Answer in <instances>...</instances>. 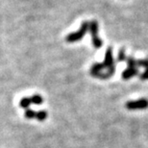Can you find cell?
<instances>
[{"label": "cell", "mask_w": 148, "mask_h": 148, "mask_svg": "<svg viewBox=\"0 0 148 148\" xmlns=\"http://www.w3.org/2000/svg\"><path fill=\"white\" fill-rule=\"evenodd\" d=\"M88 31L90 33L91 37V43L95 48H100L103 45V41L100 38L98 35L99 31V24L96 20H90V27H88Z\"/></svg>", "instance_id": "cell-2"}, {"label": "cell", "mask_w": 148, "mask_h": 148, "mask_svg": "<svg viewBox=\"0 0 148 148\" xmlns=\"http://www.w3.org/2000/svg\"><path fill=\"white\" fill-rule=\"evenodd\" d=\"M31 101H32V104H35V105H41L43 102V99L40 94H34L33 96L31 97Z\"/></svg>", "instance_id": "cell-8"}, {"label": "cell", "mask_w": 148, "mask_h": 148, "mask_svg": "<svg viewBox=\"0 0 148 148\" xmlns=\"http://www.w3.org/2000/svg\"><path fill=\"white\" fill-rule=\"evenodd\" d=\"M103 64H104L105 69H107V70L115 67L114 56H112V47H108L107 50H106L105 58H104V62H103Z\"/></svg>", "instance_id": "cell-4"}, {"label": "cell", "mask_w": 148, "mask_h": 148, "mask_svg": "<svg viewBox=\"0 0 148 148\" xmlns=\"http://www.w3.org/2000/svg\"><path fill=\"white\" fill-rule=\"evenodd\" d=\"M47 117V112L44 110H41L40 112H36V119H38V121H43L45 120Z\"/></svg>", "instance_id": "cell-10"}, {"label": "cell", "mask_w": 148, "mask_h": 148, "mask_svg": "<svg viewBox=\"0 0 148 148\" xmlns=\"http://www.w3.org/2000/svg\"><path fill=\"white\" fill-rule=\"evenodd\" d=\"M140 80H148V69H145L144 70V72H143L140 75Z\"/></svg>", "instance_id": "cell-14"}, {"label": "cell", "mask_w": 148, "mask_h": 148, "mask_svg": "<svg viewBox=\"0 0 148 148\" xmlns=\"http://www.w3.org/2000/svg\"><path fill=\"white\" fill-rule=\"evenodd\" d=\"M127 60V57H126V54H125V48H120L119 49V52H118V57H117V61L118 62H123V61H126Z\"/></svg>", "instance_id": "cell-11"}, {"label": "cell", "mask_w": 148, "mask_h": 148, "mask_svg": "<svg viewBox=\"0 0 148 148\" xmlns=\"http://www.w3.org/2000/svg\"><path fill=\"white\" fill-rule=\"evenodd\" d=\"M88 27H90V21H83L79 30L67 35L66 37V40L69 43L77 42V41L81 40L86 36V34L88 33Z\"/></svg>", "instance_id": "cell-1"}, {"label": "cell", "mask_w": 148, "mask_h": 148, "mask_svg": "<svg viewBox=\"0 0 148 148\" xmlns=\"http://www.w3.org/2000/svg\"><path fill=\"white\" fill-rule=\"evenodd\" d=\"M138 66L143 67V69H148V59H143V60H137Z\"/></svg>", "instance_id": "cell-13"}, {"label": "cell", "mask_w": 148, "mask_h": 148, "mask_svg": "<svg viewBox=\"0 0 148 148\" xmlns=\"http://www.w3.org/2000/svg\"><path fill=\"white\" fill-rule=\"evenodd\" d=\"M126 62H127L128 67H131V69H138V63L136 59H134L133 57H127Z\"/></svg>", "instance_id": "cell-9"}, {"label": "cell", "mask_w": 148, "mask_h": 148, "mask_svg": "<svg viewBox=\"0 0 148 148\" xmlns=\"http://www.w3.org/2000/svg\"><path fill=\"white\" fill-rule=\"evenodd\" d=\"M25 117L28 118V119H33V118L36 117V112H35L33 110H31V109H27V110L25 111Z\"/></svg>", "instance_id": "cell-12"}, {"label": "cell", "mask_w": 148, "mask_h": 148, "mask_svg": "<svg viewBox=\"0 0 148 148\" xmlns=\"http://www.w3.org/2000/svg\"><path fill=\"white\" fill-rule=\"evenodd\" d=\"M31 104H32L31 97H23V98L20 99V101H19V106L24 109H28V107Z\"/></svg>", "instance_id": "cell-7"}, {"label": "cell", "mask_w": 148, "mask_h": 148, "mask_svg": "<svg viewBox=\"0 0 148 148\" xmlns=\"http://www.w3.org/2000/svg\"><path fill=\"white\" fill-rule=\"evenodd\" d=\"M126 108L128 110H143L148 108V100L145 98H141L134 101H128L126 103Z\"/></svg>", "instance_id": "cell-3"}, {"label": "cell", "mask_w": 148, "mask_h": 148, "mask_svg": "<svg viewBox=\"0 0 148 148\" xmlns=\"http://www.w3.org/2000/svg\"><path fill=\"white\" fill-rule=\"evenodd\" d=\"M138 69H131V67H127L124 71L121 73V77L124 80H129L133 77L138 75Z\"/></svg>", "instance_id": "cell-6"}, {"label": "cell", "mask_w": 148, "mask_h": 148, "mask_svg": "<svg viewBox=\"0 0 148 148\" xmlns=\"http://www.w3.org/2000/svg\"><path fill=\"white\" fill-rule=\"evenodd\" d=\"M103 69H105V66H104V64H103V63H94L90 67V75L97 78L99 74L103 72L102 71Z\"/></svg>", "instance_id": "cell-5"}]
</instances>
